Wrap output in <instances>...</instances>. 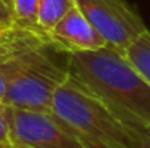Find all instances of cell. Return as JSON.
Returning a JSON list of instances; mask_svg holds the SVG:
<instances>
[{
    "instance_id": "1",
    "label": "cell",
    "mask_w": 150,
    "mask_h": 148,
    "mask_svg": "<svg viewBox=\"0 0 150 148\" xmlns=\"http://www.w3.org/2000/svg\"><path fill=\"white\" fill-rule=\"evenodd\" d=\"M69 75L133 131L150 129V84L112 46L66 54Z\"/></svg>"
},
{
    "instance_id": "2",
    "label": "cell",
    "mask_w": 150,
    "mask_h": 148,
    "mask_svg": "<svg viewBox=\"0 0 150 148\" xmlns=\"http://www.w3.org/2000/svg\"><path fill=\"white\" fill-rule=\"evenodd\" d=\"M51 112L69 126L85 148H133L134 145L136 131L70 75L56 91Z\"/></svg>"
},
{
    "instance_id": "3",
    "label": "cell",
    "mask_w": 150,
    "mask_h": 148,
    "mask_svg": "<svg viewBox=\"0 0 150 148\" xmlns=\"http://www.w3.org/2000/svg\"><path fill=\"white\" fill-rule=\"evenodd\" d=\"M67 78L66 54L43 40L29 53L19 72L10 80L2 102L13 108L51 112L53 97Z\"/></svg>"
},
{
    "instance_id": "4",
    "label": "cell",
    "mask_w": 150,
    "mask_h": 148,
    "mask_svg": "<svg viewBox=\"0 0 150 148\" xmlns=\"http://www.w3.org/2000/svg\"><path fill=\"white\" fill-rule=\"evenodd\" d=\"M91 26L102 35L107 46L123 53L145 30L142 18L125 0H75Z\"/></svg>"
},
{
    "instance_id": "5",
    "label": "cell",
    "mask_w": 150,
    "mask_h": 148,
    "mask_svg": "<svg viewBox=\"0 0 150 148\" xmlns=\"http://www.w3.org/2000/svg\"><path fill=\"white\" fill-rule=\"evenodd\" d=\"M10 143L18 148H85L53 112L10 107Z\"/></svg>"
},
{
    "instance_id": "6",
    "label": "cell",
    "mask_w": 150,
    "mask_h": 148,
    "mask_svg": "<svg viewBox=\"0 0 150 148\" xmlns=\"http://www.w3.org/2000/svg\"><path fill=\"white\" fill-rule=\"evenodd\" d=\"M46 40L59 53L94 51L107 46L102 35L91 26L77 5L70 8L62 19L46 34Z\"/></svg>"
},
{
    "instance_id": "7",
    "label": "cell",
    "mask_w": 150,
    "mask_h": 148,
    "mask_svg": "<svg viewBox=\"0 0 150 148\" xmlns=\"http://www.w3.org/2000/svg\"><path fill=\"white\" fill-rule=\"evenodd\" d=\"M74 6L75 0H37V22L45 38L46 34Z\"/></svg>"
},
{
    "instance_id": "8",
    "label": "cell",
    "mask_w": 150,
    "mask_h": 148,
    "mask_svg": "<svg viewBox=\"0 0 150 148\" xmlns=\"http://www.w3.org/2000/svg\"><path fill=\"white\" fill-rule=\"evenodd\" d=\"M10 16H11V26L43 35L37 22V0H11Z\"/></svg>"
},
{
    "instance_id": "9",
    "label": "cell",
    "mask_w": 150,
    "mask_h": 148,
    "mask_svg": "<svg viewBox=\"0 0 150 148\" xmlns=\"http://www.w3.org/2000/svg\"><path fill=\"white\" fill-rule=\"evenodd\" d=\"M126 59L133 64L137 72L150 84V32L145 30L141 37H137L131 43V46L125 51Z\"/></svg>"
},
{
    "instance_id": "10",
    "label": "cell",
    "mask_w": 150,
    "mask_h": 148,
    "mask_svg": "<svg viewBox=\"0 0 150 148\" xmlns=\"http://www.w3.org/2000/svg\"><path fill=\"white\" fill-rule=\"evenodd\" d=\"M10 143V105L0 102V145Z\"/></svg>"
},
{
    "instance_id": "11",
    "label": "cell",
    "mask_w": 150,
    "mask_h": 148,
    "mask_svg": "<svg viewBox=\"0 0 150 148\" xmlns=\"http://www.w3.org/2000/svg\"><path fill=\"white\" fill-rule=\"evenodd\" d=\"M133 148H150V129H144V131L136 132Z\"/></svg>"
},
{
    "instance_id": "12",
    "label": "cell",
    "mask_w": 150,
    "mask_h": 148,
    "mask_svg": "<svg viewBox=\"0 0 150 148\" xmlns=\"http://www.w3.org/2000/svg\"><path fill=\"white\" fill-rule=\"evenodd\" d=\"M0 22L11 24V16H10V8L0 0Z\"/></svg>"
},
{
    "instance_id": "13",
    "label": "cell",
    "mask_w": 150,
    "mask_h": 148,
    "mask_svg": "<svg viewBox=\"0 0 150 148\" xmlns=\"http://www.w3.org/2000/svg\"><path fill=\"white\" fill-rule=\"evenodd\" d=\"M10 26H11V24H3V22H0V40H2V37L5 35V32L8 30Z\"/></svg>"
},
{
    "instance_id": "14",
    "label": "cell",
    "mask_w": 150,
    "mask_h": 148,
    "mask_svg": "<svg viewBox=\"0 0 150 148\" xmlns=\"http://www.w3.org/2000/svg\"><path fill=\"white\" fill-rule=\"evenodd\" d=\"M0 148H18V147L11 145V143H3V145H0Z\"/></svg>"
},
{
    "instance_id": "15",
    "label": "cell",
    "mask_w": 150,
    "mask_h": 148,
    "mask_svg": "<svg viewBox=\"0 0 150 148\" xmlns=\"http://www.w3.org/2000/svg\"><path fill=\"white\" fill-rule=\"evenodd\" d=\"M2 2H3V3H5V5H6V6H8V8H10V3H11V0H2Z\"/></svg>"
}]
</instances>
